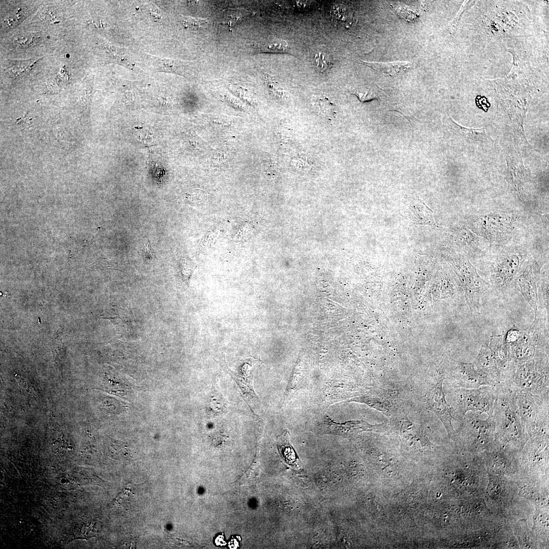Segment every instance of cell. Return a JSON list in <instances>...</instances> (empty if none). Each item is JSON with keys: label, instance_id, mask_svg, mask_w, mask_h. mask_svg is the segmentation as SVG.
I'll return each instance as SVG.
<instances>
[{"label": "cell", "instance_id": "1", "mask_svg": "<svg viewBox=\"0 0 549 549\" xmlns=\"http://www.w3.org/2000/svg\"><path fill=\"white\" fill-rule=\"evenodd\" d=\"M496 388L493 413L496 424L495 442L512 452L520 450L528 435L517 409V388L512 382L501 383Z\"/></svg>", "mask_w": 549, "mask_h": 549}, {"label": "cell", "instance_id": "2", "mask_svg": "<svg viewBox=\"0 0 549 549\" xmlns=\"http://www.w3.org/2000/svg\"><path fill=\"white\" fill-rule=\"evenodd\" d=\"M518 219L514 214L495 211L470 217L467 227L491 246H503L513 237Z\"/></svg>", "mask_w": 549, "mask_h": 549}, {"label": "cell", "instance_id": "3", "mask_svg": "<svg viewBox=\"0 0 549 549\" xmlns=\"http://www.w3.org/2000/svg\"><path fill=\"white\" fill-rule=\"evenodd\" d=\"M515 362L548 355V315L537 311L533 322L520 328L518 339L508 344Z\"/></svg>", "mask_w": 549, "mask_h": 549}, {"label": "cell", "instance_id": "4", "mask_svg": "<svg viewBox=\"0 0 549 549\" xmlns=\"http://www.w3.org/2000/svg\"><path fill=\"white\" fill-rule=\"evenodd\" d=\"M549 356L516 362L511 381L523 391L549 398Z\"/></svg>", "mask_w": 549, "mask_h": 549}, {"label": "cell", "instance_id": "5", "mask_svg": "<svg viewBox=\"0 0 549 549\" xmlns=\"http://www.w3.org/2000/svg\"><path fill=\"white\" fill-rule=\"evenodd\" d=\"M549 398H543L517 389L518 413L528 436L548 434Z\"/></svg>", "mask_w": 549, "mask_h": 549}, {"label": "cell", "instance_id": "6", "mask_svg": "<svg viewBox=\"0 0 549 549\" xmlns=\"http://www.w3.org/2000/svg\"><path fill=\"white\" fill-rule=\"evenodd\" d=\"M527 257V252L521 248L501 250L490 266L491 285L499 292L505 291L522 270Z\"/></svg>", "mask_w": 549, "mask_h": 549}, {"label": "cell", "instance_id": "7", "mask_svg": "<svg viewBox=\"0 0 549 549\" xmlns=\"http://www.w3.org/2000/svg\"><path fill=\"white\" fill-rule=\"evenodd\" d=\"M497 395L496 386L484 385L476 388H458L452 395L451 411L459 422L468 411L485 413L492 416Z\"/></svg>", "mask_w": 549, "mask_h": 549}, {"label": "cell", "instance_id": "8", "mask_svg": "<svg viewBox=\"0 0 549 549\" xmlns=\"http://www.w3.org/2000/svg\"><path fill=\"white\" fill-rule=\"evenodd\" d=\"M480 414L479 412H470L459 422L464 444L470 452L487 450L495 439L496 424L493 416L482 419Z\"/></svg>", "mask_w": 549, "mask_h": 549}, {"label": "cell", "instance_id": "9", "mask_svg": "<svg viewBox=\"0 0 549 549\" xmlns=\"http://www.w3.org/2000/svg\"><path fill=\"white\" fill-rule=\"evenodd\" d=\"M453 262L461 280L470 312L472 315H478L481 308L480 299L491 285L480 277L476 267L466 257H460Z\"/></svg>", "mask_w": 549, "mask_h": 549}, {"label": "cell", "instance_id": "10", "mask_svg": "<svg viewBox=\"0 0 549 549\" xmlns=\"http://www.w3.org/2000/svg\"><path fill=\"white\" fill-rule=\"evenodd\" d=\"M545 262L538 258L528 260L513 281L515 288L534 310H538L537 291L542 277L541 269Z\"/></svg>", "mask_w": 549, "mask_h": 549}, {"label": "cell", "instance_id": "11", "mask_svg": "<svg viewBox=\"0 0 549 549\" xmlns=\"http://www.w3.org/2000/svg\"><path fill=\"white\" fill-rule=\"evenodd\" d=\"M443 376L441 373L434 376L429 382L425 394V401L428 409L442 422L449 436L454 439L456 433L451 422L454 418L451 414V408L446 400L443 389Z\"/></svg>", "mask_w": 549, "mask_h": 549}, {"label": "cell", "instance_id": "12", "mask_svg": "<svg viewBox=\"0 0 549 549\" xmlns=\"http://www.w3.org/2000/svg\"><path fill=\"white\" fill-rule=\"evenodd\" d=\"M448 378L459 388H476L484 385L496 386L495 382L474 363L452 361Z\"/></svg>", "mask_w": 549, "mask_h": 549}, {"label": "cell", "instance_id": "13", "mask_svg": "<svg viewBox=\"0 0 549 549\" xmlns=\"http://www.w3.org/2000/svg\"><path fill=\"white\" fill-rule=\"evenodd\" d=\"M489 347L499 371L500 384L511 382V378L516 362L509 346L505 341V334L492 336Z\"/></svg>", "mask_w": 549, "mask_h": 549}, {"label": "cell", "instance_id": "14", "mask_svg": "<svg viewBox=\"0 0 549 549\" xmlns=\"http://www.w3.org/2000/svg\"><path fill=\"white\" fill-rule=\"evenodd\" d=\"M384 423L371 424L363 420H350L344 422H337L327 415L317 424L321 434H332L351 437L364 431H377L382 428Z\"/></svg>", "mask_w": 549, "mask_h": 549}, {"label": "cell", "instance_id": "15", "mask_svg": "<svg viewBox=\"0 0 549 549\" xmlns=\"http://www.w3.org/2000/svg\"><path fill=\"white\" fill-rule=\"evenodd\" d=\"M259 361L251 358L246 359L241 364L237 373H233L228 368V373L235 379L242 390L243 395H248V399H253L256 401L258 398L254 392L252 386V378L254 370L259 364Z\"/></svg>", "mask_w": 549, "mask_h": 549}, {"label": "cell", "instance_id": "16", "mask_svg": "<svg viewBox=\"0 0 549 549\" xmlns=\"http://www.w3.org/2000/svg\"><path fill=\"white\" fill-rule=\"evenodd\" d=\"M444 125L453 136L469 143H483L487 140L488 136L484 128L474 129L464 127L456 123L450 116L445 118Z\"/></svg>", "mask_w": 549, "mask_h": 549}, {"label": "cell", "instance_id": "17", "mask_svg": "<svg viewBox=\"0 0 549 549\" xmlns=\"http://www.w3.org/2000/svg\"><path fill=\"white\" fill-rule=\"evenodd\" d=\"M402 211L403 217L413 224L435 225L432 211L419 199L412 201Z\"/></svg>", "mask_w": 549, "mask_h": 549}, {"label": "cell", "instance_id": "18", "mask_svg": "<svg viewBox=\"0 0 549 549\" xmlns=\"http://www.w3.org/2000/svg\"><path fill=\"white\" fill-rule=\"evenodd\" d=\"M473 362L479 369L492 378L497 386L500 383L499 371L490 348L487 344H484L481 346Z\"/></svg>", "mask_w": 549, "mask_h": 549}, {"label": "cell", "instance_id": "19", "mask_svg": "<svg viewBox=\"0 0 549 549\" xmlns=\"http://www.w3.org/2000/svg\"><path fill=\"white\" fill-rule=\"evenodd\" d=\"M361 62L374 71L382 72L391 76L403 73L412 67V63L407 61L382 63L361 60Z\"/></svg>", "mask_w": 549, "mask_h": 549}, {"label": "cell", "instance_id": "20", "mask_svg": "<svg viewBox=\"0 0 549 549\" xmlns=\"http://www.w3.org/2000/svg\"><path fill=\"white\" fill-rule=\"evenodd\" d=\"M277 446L280 453L288 464L296 467L299 466L298 456L290 443L287 431L278 437Z\"/></svg>", "mask_w": 549, "mask_h": 549}, {"label": "cell", "instance_id": "21", "mask_svg": "<svg viewBox=\"0 0 549 549\" xmlns=\"http://www.w3.org/2000/svg\"><path fill=\"white\" fill-rule=\"evenodd\" d=\"M217 386L216 384L215 387H213L207 407V411L210 416L223 414L228 411L227 402Z\"/></svg>", "mask_w": 549, "mask_h": 549}, {"label": "cell", "instance_id": "22", "mask_svg": "<svg viewBox=\"0 0 549 549\" xmlns=\"http://www.w3.org/2000/svg\"><path fill=\"white\" fill-rule=\"evenodd\" d=\"M538 307L539 310L548 314V274H542L541 280L537 291Z\"/></svg>", "mask_w": 549, "mask_h": 549}, {"label": "cell", "instance_id": "23", "mask_svg": "<svg viewBox=\"0 0 549 549\" xmlns=\"http://www.w3.org/2000/svg\"><path fill=\"white\" fill-rule=\"evenodd\" d=\"M260 52L286 53L289 51L287 42L283 40L273 39L259 43L257 47Z\"/></svg>", "mask_w": 549, "mask_h": 549}, {"label": "cell", "instance_id": "24", "mask_svg": "<svg viewBox=\"0 0 549 549\" xmlns=\"http://www.w3.org/2000/svg\"><path fill=\"white\" fill-rule=\"evenodd\" d=\"M351 401L364 403L372 408L382 412L386 411L388 410L386 407L384 406L383 403L379 399L369 396L354 398L347 402Z\"/></svg>", "mask_w": 549, "mask_h": 549}, {"label": "cell", "instance_id": "25", "mask_svg": "<svg viewBox=\"0 0 549 549\" xmlns=\"http://www.w3.org/2000/svg\"><path fill=\"white\" fill-rule=\"evenodd\" d=\"M314 58L316 67L322 72L327 70L330 66V57L326 52L319 51L316 54Z\"/></svg>", "mask_w": 549, "mask_h": 549}, {"label": "cell", "instance_id": "26", "mask_svg": "<svg viewBox=\"0 0 549 549\" xmlns=\"http://www.w3.org/2000/svg\"><path fill=\"white\" fill-rule=\"evenodd\" d=\"M378 90L376 88H364L359 89L355 93L361 101H365L377 98L378 96Z\"/></svg>", "mask_w": 549, "mask_h": 549}, {"label": "cell", "instance_id": "27", "mask_svg": "<svg viewBox=\"0 0 549 549\" xmlns=\"http://www.w3.org/2000/svg\"><path fill=\"white\" fill-rule=\"evenodd\" d=\"M206 19L191 17H185L183 20V24L186 28H199L206 26L208 24Z\"/></svg>", "mask_w": 549, "mask_h": 549}, {"label": "cell", "instance_id": "28", "mask_svg": "<svg viewBox=\"0 0 549 549\" xmlns=\"http://www.w3.org/2000/svg\"><path fill=\"white\" fill-rule=\"evenodd\" d=\"M141 256L144 260L152 261L155 256L148 241L141 250Z\"/></svg>", "mask_w": 549, "mask_h": 549}]
</instances>
